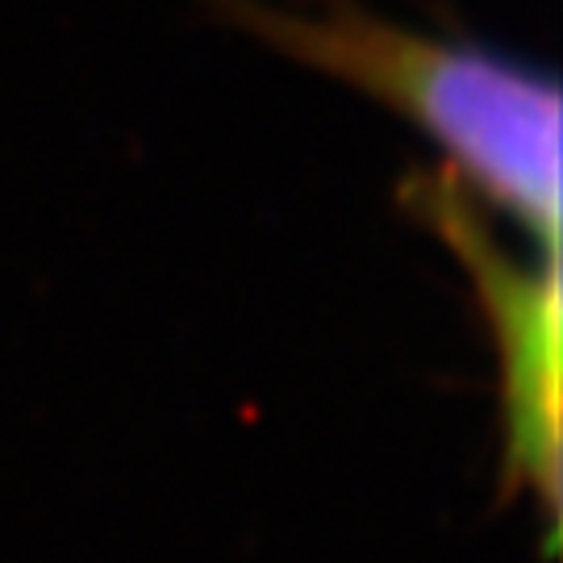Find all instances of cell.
<instances>
[{"mask_svg": "<svg viewBox=\"0 0 563 563\" xmlns=\"http://www.w3.org/2000/svg\"><path fill=\"white\" fill-rule=\"evenodd\" d=\"M251 38L367 92L418 125L443 167L522 225L539 251L560 246V84L484 42L426 34L351 0H205Z\"/></svg>", "mask_w": 563, "mask_h": 563, "instance_id": "cell-1", "label": "cell"}]
</instances>
